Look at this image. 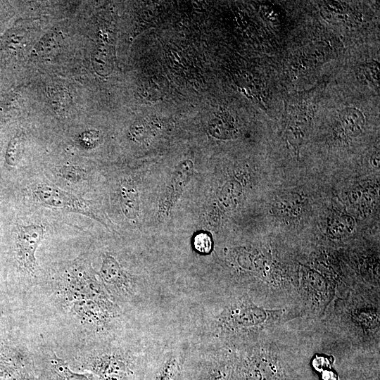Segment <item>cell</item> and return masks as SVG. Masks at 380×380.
Returning a JSON list of instances; mask_svg holds the SVG:
<instances>
[{"label": "cell", "mask_w": 380, "mask_h": 380, "mask_svg": "<svg viewBox=\"0 0 380 380\" xmlns=\"http://www.w3.org/2000/svg\"><path fill=\"white\" fill-rule=\"evenodd\" d=\"M193 170V163L187 160L182 163L174 172L160 201L158 218L160 221L169 216L187 183L190 181Z\"/></svg>", "instance_id": "obj_11"}, {"label": "cell", "mask_w": 380, "mask_h": 380, "mask_svg": "<svg viewBox=\"0 0 380 380\" xmlns=\"http://www.w3.org/2000/svg\"><path fill=\"white\" fill-rule=\"evenodd\" d=\"M100 139L98 132L89 131L83 133L80 139V142L87 147H94Z\"/></svg>", "instance_id": "obj_18"}, {"label": "cell", "mask_w": 380, "mask_h": 380, "mask_svg": "<svg viewBox=\"0 0 380 380\" xmlns=\"http://www.w3.org/2000/svg\"><path fill=\"white\" fill-rule=\"evenodd\" d=\"M236 362V349L213 346L201 361L196 380H234Z\"/></svg>", "instance_id": "obj_9"}, {"label": "cell", "mask_w": 380, "mask_h": 380, "mask_svg": "<svg viewBox=\"0 0 380 380\" xmlns=\"http://www.w3.org/2000/svg\"><path fill=\"white\" fill-rule=\"evenodd\" d=\"M21 154V144L19 138H13L9 143L6 152V161L10 165L17 164Z\"/></svg>", "instance_id": "obj_17"}, {"label": "cell", "mask_w": 380, "mask_h": 380, "mask_svg": "<svg viewBox=\"0 0 380 380\" xmlns=\"http://www.w3.org/2000/svg\"><path fill=\"white\" fill-rule=\"evenodd\" d=\"M194 247L201 253H208L212 249L213 242L210 235L205 232L197 234L194 238Z\"/></svg>", "instance_id": "obj_16"}, {"label": "cell", "mask_w": 380, "mask_h": 380, "mask_svg": "<svg viewBox=\"0 0 380 380\" xmlns=\"http://www.w3.org/2000/svg\"><path fill=\"white\" fill-rule=\"evenodd\" d=\"M18 313L5 288L0 283V323L16 321Z\"/></svg>", "instance_id": "obj_15"}, {"label": "cell", "mask_w": 380, "mask_h": 380, "mask_svg": "<svg viewBox=\"0 0 380 380\" xmlns=\"http://www.w3.org/2000/svg\"><path fill=\"white\" fill-rule=\"evenodd\" d=\"M37 201L44 205L80 213L99 220L90 201L80 198L49 184H37L32 189Z\"/></svg>", "instance_id": "obj_8"}, {"label": "cell", "mask_w": 380, "mask_h": 380, "mask_svg": "<svg viewBox=\"0 0 380 380\" xmlns=\"http://www.w3.org/2000/svg\"><path fill=\"white\" fill-rule=\"evenodd\" d=\"M42 291L76 340V348L116 338L122 311L89 261H71L52 276Z\"/></svg>", "instance_id": "obj_1"}, {"label": "cell", "mask_w": 380, "mask_h": 380, "mask_svg": "<svg viewBox=\"0 0 380 380\" xmlns=\"http://www.w3.org/2000/svg\"><path fill=\"white\" fill-rule=\"evenodd\" d=\"M274 335L236 350L234 380H296L293 355Z\"/></svg>", "instance_id": "obj_4"}, {"label": "cell", "mask_w": 380, "mask_h": 380, "mask_svg": "<svg viewBox=\"0 0 380 380\" xmlns=\"http://www.w3.org/2000/svg\"><path fill=\"white\" fill-rule=\"evenodd\" d=\"M326 313L330 324L363 348H379V289L348 288Z\"/></svg>", "instance_id": "obj_3"}, {"label": "cell", "mask_w": 380, "mask_h": 380, "mask_svg": "<svg viewBox=\"0 0 380 380\" xmlns=\"http://www.w3.org/2000/svg\"><path fill=\"white\" fill-rule=\"evenodd\" d=\"M44 234V227L39 224L22 226L18 232L13 248L14 260L17 270L23 279L19 308L30 291V284L32 286L37 278L38 264L35 253Z\"/></svg>", "instance_id": "obj_7"}, {"label": "cell", "mask_w": 380, "mask_h": 380, "mask_svg": "<svg viewBox=\"0 0 380 380\" xmlns=\"http://www.w3.org/2000/svg\"><path fill=\"white\" fill-rule=\"evenodd\" d=\"M32 349L19 321L0 323V380H38Z\"/></svg>", "instance_id": "obj_6"}, {"label": "cell", "mask_w": 380, "mask_h": 380, "mask_svg": "<svg viewBox=\"0 0 380 380\" xmlns=\"http://www.w3.org/2000/svg\"><path fill=\"white\" fill-rule=\"evenodd\" d=\"M296 306L271 307L251 295L234 291L209 322L214 344L239 349L269 336L288 322L303 317Z\"/></svg>", "instance_id": "obj_2"}, {"label": "cell", "mask_w": 380, "mask_h": 380, "mask_svg": "<svg viewBox=\"0 0 380 380\" xmlns=\"http://www.w3.org/2000/svg\"><path fill=\"white\" fill-rule=\"evenodd\" d=\"M97 275L117 305L128 300L133 294V286L129 277L113 256L109 254L103 255Z\"/></svg>", "instance_id": "obj_10"}, {"label": "cell", "mask_w": 380, "mask_h": 380, "mask_svg": "<svg viewBox=\"0 0 380 380\" xmlns=\"http://www.w3.org/2000/svg\"><path fill=\"white\" fill-rule=\"evenodd\" d=\"M43 372L38 380H94L92 374L72 370L70 365L53 351H39Z\"/></svg>", "instance_id": "obj_12"}, {"label": "cell", "mask_w": 380, "mask_h": 380, "mask_svg": "<svg viewBox=\"0 0 380 380\" xmlns=\"http://www.w3.org/2000/svg\"><path fill=\"white\" fill-rule=\"evenodd\" d=\"M180 367L179 358L171 356L163 363L152 380H177Z\"/></svg>", "instance_id": "obj_14"}, {"label": "cell", "mask_w": 380, "mask_h": 380, "mask_svg": "<svg viewBox=\"0 0 380 380\" xmlns=\"http://www.w3.org/2000/svg\"><path fill=\"white\" fill-rule=\"evenodd\" d=\"M121 208L124 215L129 219L135 218L139 212V197L136 189L128 182L120 186Z\"/></svg>", "instance_id": "obj_13"}, {"label": "cell", "mask_w": 380, "mask_h": 380, "mask_svg": "<svg viewBox=\"0 0 380 380\" xmlns=\"http://www.w3.org/2000/svg\"><path fill=\"white\" fill-rule=\"evenodd\" d=\"M72 362L101 380H134L138 356L132 346L117 338L75 348Z\"/></svg>", "instance_id": "obj_5"}]
</instances>
